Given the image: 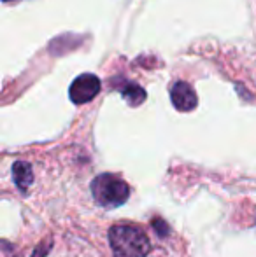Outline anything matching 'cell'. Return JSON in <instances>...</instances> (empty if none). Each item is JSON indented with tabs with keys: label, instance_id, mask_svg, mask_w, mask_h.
I'll return each mask as SVG.
<instances>
[{
	"label": "cell",
	"instance_id": "2",
	"mask_svg": "<svg viewBox=\"0 0 256 257\" xmlns=\"http://www.w3.org/2000/svg\"><path fill=\"white\" fill-rule=\"evenodd\" d=\"M92 194L100 206L106 208H116V206L127 203L130 196L128 186L121 179L111 173H102L95 177L92 182Z\"/></svg>",
	"mask_w": 256,
	"mask_h": 257
},
{
	"label": "cell",
	"instance_id": "8",
	"mask_svg": "<svg viewBox=\"0 0 256 257\" xmlns=\"http://www.w3.org/2000/svg\"><path fill=\"white\" fill-rule=\"evenodd\" d=\"M4 2H9V0H4Z\"/></svg>",
	"mask_w": 256,
	"mask_h": 257
},
{
	"label": "cell",
	"instance_id": "4",
	"mask_svg": "<svg viewBox=\"0 0 256 257\" xmlns=\"http://www.w3.org/2000/svg\"><path fill=\"white\" fill-rule=\"evenodd\" d=\"M170 100L174 103V107L181 112H190L197 107L198 98L197 93L193 91V88L188 84V82H176L170 89Z\"/></svg>",
	"mask_w": 256,
	"mask_h": 257
},
{
	"label": "cell",
	"instance_id": "7",
	"mask_svg": "<svg viewBox=\"0 0 256 257\" xmlns=\"http://www.w3.org/2000/svg\"><path fill=\"white\" fill-rule=\"evenodd\" d=\"M153 226H156V231L160 233V236H165V234H168V229H167V226L163 224V220H154Z\"/></svg>",
	"mask_w": 256,
	"mask_h": 257
},
{
	"label": "cell",
	"instance_id": "6",
	"mask_svg": "<svg viewBox=\"0 0 256 257\" xmlns=\"http://www.w3.org/2000/svg\"><path fill=\"white\" fill-rule=\"evenodd\" d=\"M121 95L132 107H137V105L144 103V100H146V91L139 84H133V82H127L121 88Z\"/></svg>",
	"mask_w": 256,
	"mask_h": 257
},
{
	"label": "cell",
	"instance_id": "1",
	"mask_svg": "<svg viewBox=\"0 0 256 257\" xmlns=\"http://www.w3.org/2000/svg\"><path fill=\"white\" fill-rule=\"evenodd\" d=\"M109 243L114 257H146L151 250L149 238L142 229L128 224L111 227Z\"/></svg>",
	"mask_w": 256,
	"mask_h": 257
},
{
	"label": "cell",
	"instance_id": "5",
	"mask_svg": "<svg viewBox=\"0 0 256 257\" xmlns=\"http://www.w3.org/2000/svg\"><path fill=\"white\" fill-rule=\"evenodd\" d=\"M13 177L16 186L20 187V191H27L34 182V173H32V166L25 161H18L13 166Z\"/></svg>",
	"mask_w": 256,
	"mask_h": 257
},
{
	"label": "cell",
	"instance_id": "3",
	"mask_svg": "<svg viewBox=\"0 0 256 257\" xmlns=\"http://www.w3.org/2000/svg\"><path fill=\"white\" fill-rule=\"evenodd\" d=\"M100 91V79L93 74H82L75 77V81L70 84L68 95L74 103H88L99 95Z\"/></svg>",
	"mask_w": 256,
	"mask_h": 257
}]
</instances>
